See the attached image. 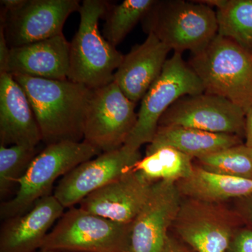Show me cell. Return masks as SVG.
<instances>
[{
	"label": "cell",
	"mask_w": 252,
	"mask_h": 252,
	"mask_svg": "<svg viewBox=\"0 0 252 252\" xmlns=\"http://www.w3.org/2000/svg\"><path fill=\"white\" fill-rule=\"evenodd\" d=\"M158 126H182L243 138L245 112L224 97L203 93L176 101L160 118Z\"/></svg>",
	"instance_id": "cell-10"
},
{
	"label": "cell",
	"mask_w": 252,
	"mask_h": 252,
	"mask_svg": "<svg viewBox=\"0 0 252 252\" xmlns=\"http://www.w3.org/2000/svg\"><path fill=\"white\" fill-rule=\"evenodd\" d=\"M36 252H74L69 251H62V250H39Z\"/></svg>",
	"instance_id": "cell-32"
},
{
	"label": "cell",
	"mask_w": 252,
	"mask_h": 252,
	"mask_svg": "<svg viewBox=\"0 0 252 252\" xmlns=\"http://www.w3.org/2000/svg\"><path fill=\"white\" fill-rule=\"evenodd\" d=\"M203 93L205 89L198 75L184 61L182 54L174 53L142 98L137 123L124 147L137 152L143 144H150L160 118L176 101L185 95Z\"/></svg>",
	"instance_id": "cell-6"
},
{
	"label": "cell",
	"mask_w": 252,
	"mask_h": 252,
	"mask_svg": "<svg viewBox=\"0 0 252 252\" xmlns=\"http://www.w3.org/2000/svg\"><path fill=\"white\" fill-rule=\"evenodd\" d=\"M36 147L0 145V195L4 198L28 171L37 156Z\"/></svg>",
	"instance_id": "cell-25"
},
{
	"label": "cell",
	"mask_w": 252,
	"mask_h": 252,
	"mask_svg": "<svg viewBox=\"0 0 252 252\" xmlns=\"http://www.w3.org/2000/svg\"><path fill=\"white\" fill-rule=\"evenodd\" d=\"M245 144L252 147V105L245 114Z\"/></svg>",
	"instance_id": "cell-29"
},
{
	"label": "cell",
	"mask_w": 252,
	"mask_h": 252,
	"mask_svg": "<svg viewBox=\"0 0 252 252\" xmlns=\"http://www.w3.org/2000/svg\"><path fill=\"white\" fill-rule=\"evenodd\" d=\"M142 21L174 53L198 52L218 34L216 11L202 1H156Z\"/></svg>",
	"instance_id": "cell-4"
},
{
	"label": "cell",
	"mask_w": 252,
	"mask_h": 252,
	"mask_svg": "<svg viewBox=\"0 0 252 252\" xmlns=\"http://www.w3.org/2000/svg\"><path fill=\"white\" fill-rule=\"evenodd\" d=\"M77 0H26L13 11L1 12V26L10 49L63 34L66 20L79 11Z\"/></svg>",
	"instance_id": "cell-11"
},
{
	"label": "cell",
	"mask_w": 252,
	"mask_h": 252,
	"mask_svg": "<svg viewBox=\"0 0 252 252\" xmlns=\"http://www.w3.org/2000/svg\"><path fill=\"white\" fill-rule=\"evenodd\" d=\"M198 165L212 173L252 180V147L245 143L196 159Z\"/></svg>",
	"instance_id": "cell-24"
},
{
	"label": "cell",
	"mask_w": 252,
	"mask_h": 252,
	"mask_svg": "<svg viewBox=\"0 0 252 252\" xmlns=\"http://www.w3.org/2000/svg\"><path fill=\"white\" fill-rule=\"evenodd\" d=\"M205 93L228 99L248 112L252 105V52L217 34L189 61Z\"/></svg>",
	"instance_id": "cell-2"
},
{
	"label": "cell",
	"mask_w": 252,
	"mask_h": 252,
	"mask_svg": "<svg viewBox=\"0 0 252 252\" xmlns=\"http://www.w3.org/2000/svg\"><path fill=\"white\" fill-rule=\"evenodd\" d=\"M154 184L133 170L88 195L79 208L116 223L132 224L147 203Z\"/></svg>",
	"instance_id": "cell-14"
},
{
	"label": "cell",
	"mask_w": 252,
	"mask_h": 252,
	"mask_svg": "<svg viewBox=\"0 0 252 252\" xmlns=\"http://www.w3.org/2000/svg\"><path fill=\"white\" fill-rule=\"evenodd\" d=\"M177 185L182 197L209 203H221L252 194V180L212 173L198 165Z\"/></svg>",
	"instance_id": "cell-20"
},
{
	"label": "cell",
	"mask_w": 252,
	"mask_h": 252,
	"mask_svg": "<svg viewBox=\"0 0 252 252\" xmlns=\"http://www.w3.org/2000/svg\"><path fill=\"white\" fill-rule=\"evenodd\" d=\"M164 252H190L176 239L169 235Z\"/></svg>",
	"instance_id": "cell-30"
},
{
	"label": "cell",
	"mask_w": 252,
	"mask_h": 252,
	"mask_svg": "<svg viewBox=\"0 0 252 252\" xmlns=\"http://www.w3.org/2000/svg\"><path fill=\"white\" fill-rule=\"evenodd\" d=\"M109 8L107 1H83L79 30L69 46L67 79L91 90L113 82L114 71L124 58L99 31V18L105 16Z\"/></svg>",
	"instance_id": "cell-3"
},
{
	"label": "cell",
	"mask_w": 252,
	"mask_h": 252,
	"mask_svg": "<svg viewBox=\"0 0 252 252\" xmlns=\"http://www.w3.org/2000/svg\"><path fill=\"white\" fill-rule=\"evenodd\" d=\"M101 154L99 149L84 141H64L46 146L18 182L19 187L15 197L1 204V220L29 211L38 200L52 195L53 186L59 177Z\"/></svg>",
	"instance_id": "cell-5"
},
{
	"label": "cell",
	"mask_w": 252,
	"mask_h": 252,
	"mask_svg": "<svg viewBox=\"0 0 252 252\" xmlns=\"http://www.w3.org/2000/svg\"><path fill=\"white\" fill-rule=\"evenodd\" d=\"M202 1L217 9L218 34L252 52V0Z\"/></svg>",
	"instance_id": "cell-22"
},
{
	"label": "cell",
	"mask_w": 252,
	"mask_h": 252,
	"mask_svg": "<svg viewBox=\"0 0 252 252\" xmlns=\"http://www.w3.org/2000/svg\"><path fill=\"white\" fill-rule=\"evenodd\" d=\"M235 210L245 226L252 230V194L235 199Z\"/></svg>",
	"instance_id": "cell-27"
},
{
	"label": "cell",
	"mask_w": 252,
	"mask_h": 252,
	"mask_svg": "<svg viewBox=\"0 0 252 252\" xmlns=\"http://www.w3.org/2000/svg\"><path fill=\"white\" fill-rule=\"evenodd\" d=\"M27 94L46 144L81 142L92 90L68 80L12 74Z\"/></svg>",
	"instance_id": "cell-1"
},
{
	"label": "cell",
	"mask_w": 252,
	"mask_h": 252,
	"mask_svg": "<svg viewBox=\"0 0 252 252\" xmlns=\"http://www.w3.org/2000/svg\"><path fill=\"white\" fill-rule=\"evenodd\" d=\"M241 224L236 212L220 203L185 198L172 226L196 252H225Z\"/></svg>",
	"instance_id": "cell-9"
},
{
	"label": "cell",
	"mask_w": 252,
	"mask_h": 252,
	"mask_svg": "<svg viewBox=\"0 0 252 252\" xmlns=\"http://www.w3.org/2000/svg\"><path fill=\"white\" fill-rule=\"evenodd\" d=\"M171 51L152 33L124 56L114 75V82L126 97L137 103L161 74Z\"/></svg>",
	"instance_id": "cell-17"
},
{
	"label": "cell",
	"mask_w": 252,
	"mask_h": 252,
	"mask_svg": "<svg viewBox=\"0 0 252 252\" xmlns=\"http://www.w3.org/2000/svg\"><path fill=\"white\" fill-rule=\"evenodd\" d=\"M193 158L170 147L157 149L136 164L134 170L138 172L152 183L159 181L177 182L192 175Z\"/></svg>",
	"instance_id": "cell-21"
},
{
	"label": "cell",
	"mask_w": 252,
	"mask_h": 252,
	"mask_svg": "<svg viewBox=\"0 0 252 252\" xmlns=\"http://www.w3.org/2000/svg\"><path fill=\"white\" fill-rule=\"evenodd\" d=\"M225 252H252V230L245 225L238 228Z\"/></svg>",
	"instance_id": "cell-26"
},
{
	"label": "cell",
	"mask_w": 252,
	"mask_h": 252,
	"mask_svg": "<svg viewBox=\"0 0 252 252\" xmlns=\"http://www.w3.org/2000/svg\"><path fill=\"white\" fill-rule=\"evenodd\" d=\"M69 46L63 34L10 51L7 73L29 77L66 80L69 64Z\"/></svg>",
	"instance_id": "cell-18"
},
{
	"label": "cell",
	"mask_w": 252,
	"mask_h": 252,
	"mask_svg": "<svg viewBox=\"0 0 252 252\" xmlns=\"http://www.w3.org/2000/svg\"><path fill=\"white\" fill-rule=\"evenodd\" d=\"M155 2L154 0H125L109 8L103 28L104 39L114 47L119 45Z\"/></svg>",
	"instance_id": "cell-23"
},
{
	"label": "cell",
	"mask_w": 252,
	"mask_h": 252,
	"mask_svg": "<svg viewBox=\"0 0 252 252\" xmlns=\"http://www.w3.org/2000/svg\"><path fill=\"white\" fill-rule=\"evenodd\" d=\"M42 137L27 94L12 74H0V145L36 147Z\"/></svg>",
	"instance_id": "cell-15"
},
{
	"label": "cell",
	"mask_w": 252,
	"mask_h": 252,
	"mask_svg": "<svg viewBox=\"0 0 252 252\" xmlns=\"http://www.w3.org/2000/svg\"><path fill=\"white\" fill-rule=\"evenodd\" d=\"M131 227L72 207L50 230L40 250L129 252Z\"/></svg>",
	"instance_id": "cell-7"
},
{
	"label": "cell",
	"mask_w": 252,
	"mask_h": 252,
	"mask_svg": "<svg viewBox=\"0 0 252 252\" xmlns=\"http://www.w3.org/2000/svg\"><path fill=\"white\" fill-rule=\"evenodd\" d=\"M26 0H1V11H13L24 4Z\"/></svg>",
	"instance_id": "cell-31"
},
{
	"label": "cell",
	"mask_w": 252,
	"mask_h": 252,
	"mask_svg": "<svg viewBox=\"0 0 252 252\" xmlns=\"http://www.w3.org/2000/svg\"><path fill=\"white\" fill-rule=\"evenodd\" d=\"M243 138L238 135L213 133L182 126H158L153 140L148 144L146 155L163 147H170L198 159L243 144Z\"/></svg>",
	"instance_id": "cell-19"
},
{
	"label": "cell",
	"mask_w": 252,
	"mask_h": 252,
	"mask_svg": "<svg viewBox=\"0 0 252 252\" xmlns=\"http://www.w3.org/2000/svg\"><path fill=\"white\" fill-rule=\"evenodd\" d=\"M135 107L114 81L92 90L84 121V142L102 153L122 148L137 123Z\"/></svg>",
	"instance_id": "cell-8"
},
{
	"label": "cell",
	"mask_w": 252,
	"mask_h": 252,
	"mask_svg": "<svg viewBox=\"0 0 252 252\" xmlns=\"http://www.w3.org/2000/svg\"><path fill=\"white\" fill-rule=\"evenodd\" d=\"M142 158L140 151L131 152L124 146L104 152L63 177L53 195L64 209L72 208L88 195L133 170Z\"/></svg>",
	"instance_id": "cell-12"
},
{
	"label": "cell",
	"mask_w": 252,
	"mask_h": 252,
	"mask_svg": "<svg viewBox=\"0 0 252 252\" xmlns=\"http://www.w3.org/2000/svg\"><path fill=\"white\" fill-rule=\"evenodd\" d=\"M10 49L2 28H0V74L7 72Z\"/></svg>",
	"instance_id": "cell-28"
},
{
	"label": "cell",
	"mask_w": 252,
	"mask_h": 252,
	"mask_svg": "<svg viewBox=\"0 0 252 252\" xmlns=\"http://www.w3.org/2000/svg\"><path fill=\"white\" fill-rule=\"evenodd\" d=\"M177 183L159 181L131 227L129 252H164L182 204Z\"/></svg>",
	"instance_id": "cell-13"
},
{
	"label": "cell",
	"mask_w": 252,
	"mask_h": 252,
	"mask_svg": "<svg viewBox=\"0 0 252 252\" xmlns=\"http://www.w3.org/2000/svg\"><path fill=\"white\" fill-rule=\"evenodd\" d=\"M64 207L54 195L38 200L23 215L4 220L0 230V252H36Z\"/></svg>",
	"instance_id": "cell-16"
}]
</instances>
